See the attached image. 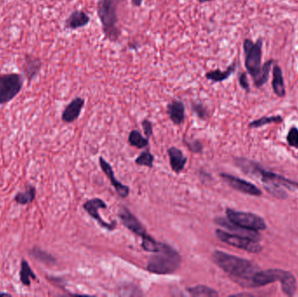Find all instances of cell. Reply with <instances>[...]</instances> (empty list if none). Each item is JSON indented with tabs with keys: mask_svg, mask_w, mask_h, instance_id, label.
I'll list each match as a JSON object with an SVG mask.
<instances>
[{
	"mask_svg": "<svg viewBox=\"0 0 298 297\" xmlns=\"http://www.w3.org/2000/svg\"><path fill=\"white\" fill-rule=\"evenodd\" d=\"M213 260L235 283L244 288H254V276L258 272V266L246 259L227 254L223 251H215Z\"/></svg>",
	"mask_w": 298,
	"mask_h": 297,
	"instance_id": "obj_1",
	"label": "cell"
},
{
	"mask_svg": "<svg viewBox=\"0 0 298 297\" xmlns=\"http://www.w3.org/2000/svg\"><path fill=\"white\" fill-rule=\"evenodd\" d=\"M242 47L245 67L249 75L251 76L255 87L260 88L268 81L274 60H268L262 65V39H258L255 42L246 39L243 41Z\"/></svg>",
	"mask_w": 298,
	"mask_h": 297,
	"instance_id": "obj_2",
	"label": "cell"
},
{
	"mask_svg": "<svg viewBox=\"0 0 298 297\" xmlns=\"http://www.w3.org/2000/svg\"><path fill=\"white\" fill-rule=\"evenodd\" d=\"M121 0H99L97 15L105 38L110 42H118L120 36L119 28V4Z\"/></svg>",
	"mask_w": 298,
	"mask_h": 297,
	"instance_id": "obj_3",
	"label": "cell"
},
{
	"mask_svg": "<svg viewBox=\"0 0 298 297\" xmlns=\"http://www.w3.org/2000/svg\"><path fill=\"white\" fill-rule=\"evenodd\" d=\"M181 257L177 251L165 243H160L157 252L153 253L147 262V269L153 274L169 275L179 269Z\"/></svg>",
	"mask_w": 298,
	"mask_h": 297,
	"instance_id": "obj_4",
	"label": "cell"
},
{
	"mask_svg": "<svg viewBox=\"0 0 298 297\" xmlns=\"http://www.w3.org/2000/svg\"><path fill=\"white\" fill-rule=\"evenodd\" d=\"M23 78L18 73L0 74V105L12 101L20 93Z\"/></svg>",
	"mask_w": 298,
	"mask_h": 297,
	"instance_id": "obj_5",
	"label": "cell"
},
{
	"mask_svg": "<svg viewBox=\"0 0 298 297\" xmlns=\"http://www.w3.org/2000/svg\"><path fill=\"white\" fill-rule=\"evenodd\" d=\"M227 217L230 222L239 226L242 229H249L254 231H260L266 229V223L263 219L258 215L246 212L236 211L228 208L226 210Z\"/></svg>",
	"mask_w": 298,
	"mask_h": 297,
	"instance_id": "obj_6",
	"label": "cell"
},
{
	"mask_svg": "<svg viewBox=\"0 0 298 297\" xmlns=\"http://www.w3.org/2000/svg\"><path fill=\"white\" fill-rule=\"evenodd\" d=\"M216 233L218 239L230 246L248 251L249 253H259L262 251V246L259 244L258 240H253L249 237L227 233L221 229H217Z\"/></svg>",
	"mask_w": 298,
	"mask_h": 297,
	"instance_id": "obj_7",
	"label": "cell"
},
{
	"mask_svg": "<svg viewBox=\"0 0 298 297\" xmlns=\"http://www.w3.org/2000/svg\"><path fill=\"white\" fill-rule=\"evenodd\" d=\"M108 208L107 204L105 203L103 200H101L100 198H94L88 201H86L83 204V209L90 215L92 218L94 219L96 222L101 226L102 228L108 229V230H114L116 229L117 226V222L113 221L111 223L105 222L103 219L101 218V215L99 214V209H106Z\"/></svg>",
	"mask_w": 298,
	"mask_h": 297,
	"instance_id": "obj_8",
	"label": "cell"
},
{
	"mask_svg": "<svg viewBox=\"0 0 298 297\" xmlns=\"http://www.w3.org/2000/svg\"><path fill=\"white\" fill-rule=\"evenodd\" d=\"M118 216L122 222L123 225L125 226L126 229H129L131 232H133L138 237H141L142 240L150 237V236L147 233L144 226L140 223V221L126 207H124V206L119 207Z\"/></svg>",
	"mask_w": 298,
	"mask_h": 297,
	"instance_id": "obj_9",
	"label": "cell"
},
{
	"mask_svg": "<svg viewBox=\"0 0 298 297\" xmlns=\"http://www.w3.org/2000/svg\"><path fill=\"white\" fill-rule=\"evenodd\" d=\"M221 177L232 188L237 190L239 192L253 195V196L262 195V191L259 189L257 186H255L254 184L248 182L247 180L237 178L236 176L227 175V174H221Z\"/></svg>",
	"mask_w": 298,
	"mask_h": 297,
	"instance_id": "obj_10",
	"label": "cell"
},
{
	"mask_svg": "<svg viewBox=\"0 0 298 297\" xmlns=\"http://www.w3.org/2000/svg\"><path fill=\"white\" fill-rule=\"evenodd\" d=\"M288 271L282 269H268L265 271L259 270L254 276V288L268 285L270 283H275L284 279V276L287 275Z\"/></svg>",
	"mask_w": 298,
	"mask_h": 297,
	"instance_id": "obj_11",
	"label": "cell"
},
{
	"mask_svg": "<svg viewBox=\"0 0 298 297\" xmlns=\"http://www.w3.org/2000/svg\"><path fill=\"white\" fill-rule=\"evenodd\" d=\"M100 166H101L102 171L104 172L105 175L108 176L113 186L115 187L116 192L121 198H126L129 194V187L123 185L122 183L118 181L115 176V172L112 169L111 165L108 163V161L105 160L103 157H100L99 159Z\"/></svg>",
	"mask_w": 298,
	"mask_h": 297,
	"instance_id": "obj_12",
	"label": "cell"
},
{
	"mask_svg": "<svg viewBox=\"0 0 298 297\" xmlns=\"http://www.w3.org/2000/svg\"><path fill=\"white\" fill-rule=\"evenodd\" d=\"M85 106V100L81 97H76L65 107L62 113L61 119L65 123H72L79 118L83 108Z\"/></svg>",
	"mask_w": 298,
	"mask_h": 297,
	"instance_id": "obj_13",
	"label": "cell"
},
{
	"mask_svg": "<svg viewBox=\"0 0 298 297\" xmlns=\"http://www.w3.org/2000/svg\"><path fill=\"white\" fill-rule=\"evenodd\" d=\"M185 105L180 100H173L167 106V114L175 125H181L185 119Z\"/></svg>",
	"mask_w": 298,
	"mask_h": 297,
	"instance_id": "obj_14",
	"label": "cell"
},
{
	"mask_svg": "<svg viewBox=\"0 0 298 297\" xmlns=\"http://www.w3.org/2000/svg\"><path fill=\"white\" fill-rule=\"evenodd\" d=\"M91 21L89 15L81 10L72 11L69 15L68 18L65 21V28L70 30H78L84 28L88 25Z\"/></svg>",
	"mask_w": 298,
	"mask_h": 297,
	"instance_id": "obj_15",
	"label": "cell"
},
{
	"mask_svg": "<svg viewBox=\"0 0 298 297\" xmlns=\"http://www.w3.org/2000/svg\"><path fill=\"white\" fill-rule=\"evenodd\" d=\"M168 154H169L170 166L173 171L176 174L181 172L187 163V157L184 155L180 149L176 147L169 148Z\"/></svg>",
	"mask_w": 298,
	"mask_h": 297,
	"instance_id": "obj_16",
	"label": "cell"
},
{
	"mask_svg": "<svg viewBox=\"0 0 298 297\" xmlns=\"http://www.w3.org/2000/svg\"><path fill=\"white\" fill-rule=\"evenodd\" d=\"M237 66V62L235 61L224 71H222L221 69H215V70H211L209 72H206L205 78L212 83L223 82L229 79L234 72H236Z\"/></svg>",
	"mask_w": 298,
	"mask_h": 297,
	"instance_id": "obj_17",
	"label": "cell"
},
{
	"mask_svg": "<svg viewBox=\"0 0 298 297\" xmlns=\"http://www.w3.org/2000/svg\"><path fill=\"white\" fill-rule=\"evenodd\" d=\"M215 222H216L217 225L222 226V227L227 228V229H230V230L240 233V236L249 237V238H251L253 240H258V241L261 239V237H260V235L258 234V231L242 229L241 227L235 225L232 222H230L229 221V219L226 220V219L224 218H216L215 220Z\"/></svg>",
	"mask_w": 298,
	"mask_h": 297,
	"instance_id": "obj_18",
	"label": "cell"
},
{
	"mask_svg": "<svg viewBox=\"0 0 298 297\" xmlns=\"http://www.w3.org/2000/svg\"><path fill=\"white\" fill-rule=\"evenodd\" d=\"M272 88L274 93L279 98H284L286 94V89L284 85V76L282 69L278 64H275L273 67V79H272Z\"/></svg>",
	"mask_w": 298,
	"mask_h": 297,
	"instance_id": "obj_19",
	"label": "cell"
},
{
	"mask_svg": "<svg viewBox=\"0 0 298 297\" xmlns=\"http://www.w3.org/2000/svg\"><path fill=\"white\" fill-rule=\"evenodd\" d=\"M42 66V62L40 59L36 58H25V64H24V72L29 81H32L40 72Z\"/></svg>",
	"mask_w": 298,
	"mask_h": 297,
	"instance_id": "obj_20",
	"label": "cell"
},
{
	"mask_svg": "<svg viewBox=\"0 0 298 297\" xmlns=\"http://www.w3.org/2000/svg\"><path fill=\"white\" fill-rule=\"evenodd\" d=\"M36 187L31 185V184H27L25 186V191L23 192H18L16 195L14 196L15 202L18 205H21V206H25V205L30 204L32 203L35 198H36Z\"/></svg>",
	"mask_w": 298,
	"mask_h": 297,
	"instance_id": "obj_21",
	"label": "cell"
},
{
	"mask_svg": "<svg viewBox=\"0 0 298 297\" xmlns=\"http://www.w3.org/2000/svg\"><path fill=\"white\" fill-rule=\"evenodd\" d=\"M19 278L23 285L25 286H31V280H36L37 276L35 273L33 272V269L29 265L27 261L25 259H22L21 264H20V272H19Z\"/></svg>",
	"mask_w": 298,
	"mask_h": 297,
	"instance_id": "obj_22",
	"label": "cell"
},
{
	"mask_svg": "<svg viewBox=\"0 0 298 297\" xmlns=\"http://www.w3.org/2000/svg\"><path fill=\"white\" fill-rule=\"evenodd\" d=\"M30 254L32 255V257L35 258L37 261L42 262L44 264L47 265H54L56 263V259L52 255V254L47 253V251L43 250L40 247H33L30 250Z\"/></svg>",
	"mask_w": 298,
	"mask_h": 297,
	"instance_id": "obj_23",
	"label": "cell"
},
{
	"mask_svg": "<svg viewBox=\"0 0 298 297\" xmlns=\"http://www.w3.org/2000/svg\"><path fill=\"white\" fill-rule=\"evenodd\" d=\"M280 283L282 290L285 295H287L289 297L294 296L297 291L298 284L295 276L291 272L288 271L287 275L284 276V279L282 280Z\"/></svg>",
	"mask_w": 298,
	"mask_h": 297,
	"instance_id": "obj_24",
	"label": "cell"
},
{
	"mask_svg": "<svg viewBox=\"0 0 298 297\" xmlns=\"http://www.w3.org/2000/svg\"><path fill=\"white\" fill-rule=\"evenodd\" d=\"M262 180L265 185L264 186L266 189L274 196L279 199H285L287 197V193H285V191L281 187L280 183L271 179H262Z\"/></svg>",
	"mask_w": 298,
	"mask_h": 297,
	"instance_id": "obj_25",
	"label": "cell"
},
{
	"mask_svg": "<svg viewBox=\"0 0 298 297\" xmlns=\"http://www.w3.org/2000/svg\"><path fill=\"white\" fill-rule=\"evenodd\" d=\"M188 293L190 294L193 297H218L219 294L217 291L213 290L211 288L205 285H198V286L191 287L187 289Z\"/></svg>",
	"mask_w": 298,
	"mask_h": 297,
	"instance_id": "obj_26",
	"label": "cell"
},
{
	"mask_svg": "<svg viewBox=\"0 0 298 297\" xmlns=\"http://www.w3.org/2000/svg\"><path fill=\"white\" fill-rule=\"evenodd\" d=\"M128 142L131 146L137 147V148H143L148 145V140L144 138L142 134L137 130L131 131L129 137H128Z\"/></svg>",
	"mask_w": 298,
	"mask_h": 297,
	"instance_id": "obj_27",
	"label": "cell"
},
{
	"mask_svg": "<svg viewBox=\"0 0 298 297\" xmlns=\"http://www.w3.org/2000/svg\"><path fill=\"white\" fill-rule=\"evenodd\" d=\"M283 121V118L281 116H271V117H262L259 119L254 120L249 123V127L257 128L263 125L271 124V123H280Z\"/></svg>",
	"mask_w": 298,
	"mask_h": 297,
	"instance_id": "obj_28",
	"label": "cell"
},
{
	"mask_svg": "<svg viewBox=\"0 0 298 297\" xmlns=\"http://www.w3.org/2000/svg\"><path fill=\"white\" fill-rule=\"evenodd\" d=\"M266 177L268 179H274V180H276L277 182L280 183L281 185H284V186L289 187V188H297V189H298V182H296V181H293V180H290V179H286V178H284L283 176L276 175L274 173H267Z\"/></svg>",
	"mask_w": 298,
	"mask_h": 297,
	"instance_id": "obj_29",
	"label": "cell"
},
{
	"mask_svg": "<svg viewBox=\"0 0 298 297\" xmlns=\"http://www.w3.org/2000/svg\"><path fill=\"white\" fill-rule=\"evenodd\" d=\"M154 161H155L154 155L149 151H146V152L141 153L138 156V158L135 160V163L137 165H140V166L147 167V168H153Z\"/></svg>",
	"mask_w": 298,
	"mask_h": 297,
	"instance_id": "obj_30",
	"label": "cell"
},
{
	"mask_svg": "<svg viewBox=\"0 0 298 297\" xmlns=\"http://www.w3.org/2000/svg\"><path fill=\"white\" fill-rule=\"evenodd\" d=\"M191 107H192V110L196 115L198 118L201 119L202 120H205V119L208 118L209 113H208V108L203 103H201V102H192Z\"/></svg>",
	"mask_w": 298,
	"mask_h": 297,
	"instance_id": "obj_31",
	"label": "cell"
},
{
	"mask_svg": "<svg viewBox=\"0 0 298 297\" xmlns=\"http://www.w3.org/2000/svg\"><path fill=\"white\" fill-rule=\"evenodd\" d=\"M287 140L291 147H298V129L292 127L288 133Z\"/></svg>",
	"mask_w": 298,
	"mask_h": 297,
	"instance_id": "obj_32",
	"label": "cell"
},
{
	"mask_svg": "<svg viewBox=\"0 0 298 297\" xmlns=\"http://www.w3.org/2000/svg\"><path fill=\"white\" fill-rule=\"evenodd\" d=\"M185 144L188 147V149L194 153H201L203 148L202 145L198 140H191V141L185 140Z\"/></svg>",
	"mask_w": 298,
	"mask_h": 297,
	"instance_id": "obj_33",
	"label": "cell"
},
{
	"mask_svg": "<svg viewBox=\"0 0 298 297\" xmlns=\"http://www.w3.org/2000/svg\"><path fill=\"white\" fill-rule=\"evenodd\" d=\"M238 80H239V84H240L241 88L245 90L247 93H248L250 91V86H249V84H248V78H247L246 72H241V73H240Z\"/></svg>",
	"mask_w": 298,
	"mask_h": 297,
	"instance_id": "obj_34",
	"label": "cell"
},
{
	"mask_svg": "<svg viewBox=\"0 0 298 297\" xmlns=\"http://www.w3.org/2000/svg\"><path fill=\"white\" fill-rule=\"evenodd\" d=\"M141 125H142V128L144 130V133L146 134V136L149 138L153 134L152 122L148 119H144L143 121L141 122Z\"/></svg>",
	"mask_w": 298,
	"mask_h": 297,
	"instance_id": "obj_35",
	"label": "cell"
},
{
	"mask_svg": "<svg viewBox=\"0 0 298 297\" xmlns=\"http://www.w3.org/2000/svg\"><path fill=\"white\" fill-rule=\"evenodd\" d=\"M144 0H131V3L134 7L139 8L143 4Z\"/></svg>",
	"mask_w": 298,
	"mask_h": 297,
	"instance_id": "obj_36",
	"label": "cell"
},
{
	"mask_svg": "<svg viewBox=\"0 0 298 297\" xmlns=\"http://www.w3.org/2000/svg\"><path fill=\"white\" fill-rule=\"evenodd\" d=\"M128 47H129L130 49H132V50H138L139 45L137 43H130Z\"/></svg>",
	"mask_w": 298,
	"mask_h": 297,
	"instance_id": "obj_37",
	"label": "cell"
},
{
	"mask_svg": "<svg viewBox=\"0 0 298 297\" xmlns=\"http://www.w3.org/2000/svg\"><path fill=\"white\" fill-rule=\"evenodd\" d=\"M198 3L200 4H204V3H208V2H212L214 0H196Z\"/></svg>",
	"mask_w": 298,
	"mask_h": 297,
	"instance_id": "obj_38",
	"label": "cell"
},
{
	"mask_svg": "<svg viewBox=\"0 0 298 297\" xmlns=\"http://www.w3.org/2000/svg\"><path fill=\"white\" fill-rule=\"evenodd\" d=\"M2 296H11V295L7 293H0V297H2Z\"/></svg>",
	"mask_w": 298,
	"mask_h": 297,
	"instance_id": "obj_39",
	"label": "cell"
}]
</instances>
